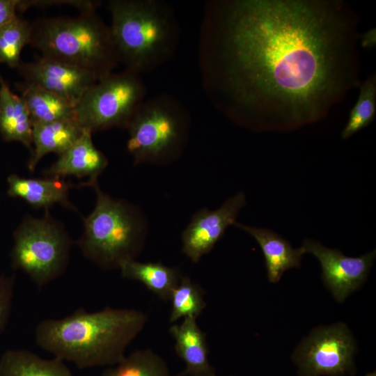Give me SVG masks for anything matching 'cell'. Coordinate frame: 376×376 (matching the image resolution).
I'll return each mask as SVG.
<instances>
[{
	"label": "cell",
	"mask_w": 376,
	"mask_h": 376,
	"mask_svg": "<svg viewBox=\"0 0 376 376\" xmlns=\"http://www.w3.org/2000/svg\"><path fill=\"white\" fill-rule=\"evenodd\" d=\"M357 20L338 0L210 1L199 42L206 93L250 127L315 122L361 86Z\"/></svg>",
	"instance_id": "obj_1"
},
{
	"label": "cell",
	"mask_w": 376,
	"mask_h": 376,
	"mask_svg": "<svg viewBox=\"0 0 376 376\" xmlns=\"http://www.w3.org/2000/svg\"><path fill=\"white\" fill-rule=\"evenodd\" d=\"M148 317L135 308L107 306L88 312L79 308L59 319H45L35 329L36 345L79 369L110 367L126 355Z\"/></svg>",
	"instance_id": "obj_2"
},
{
	"label": "cell",
	"mask_w": 376,
	"mask_h": 376,
	"mask_svg": "<svg viewBox=\"0 0 376 376\" xmlns=\"http://www.w3.org/2000/svg\"><path fill=\"white\" fill-rule=\"evenodd\" d=\"M109 26L119 62L141 75L170 60L180 27L173 8L160 0H110Z\"/></svg>",
	"instance_id": "obj_3"
},
{
	"label": "cell",
	"mask_w": 376,
	"mask_h": 376,
	"mask_svg": "<svg viewBox=\"0 0 376 376\" xmlns=\"http://www.w3.org/2000/svg\"><path fill=\"white\" fill-rule=\"evenodd\" d=\"M29 45L41 56L90 72L97 80L120 63L110 27L96 9L81 10L75 17L36 19Z\"/></svg>",
	"instance_id": "obj_4"
},
{
	"label": "cell",
	"mask_w": 376,
	"mask_h": 376,
	"mask_svg": "<svg viewBox=\"0 0 376 376\" xmlns=\"http://www.w3.org/2000/svg\"><path fill=\"white\" fill-rule=\"evenodd\" d=\"M90 187L95 190L96 202L93 210L83 218L84 231L76 244L82 255L98 267L119 269L143 250L146 221L136 207L104 193L98 180Z\"/></svg>",
	"instance_id": "obj_5"
},
{
	"label": "cell",
	"mask_w": 376,
	"mask_h": 376,
	"mask_svg": "<svg viewBox=\"0 0 376 376\" xmlns=\"http://www.w3.org/2000/svg\"><path fill=\"white\" fill-rule=\"evenodd\" d=\"M187 110L176 98L159 94L145 100L129 123L127 150L134 164H165L176 159L187 144Z\"/></svg>",
	"instance_id": "obj_6"
},
{
	"label": "cell",
	"mask_w": 376,
	"mask_h": 376,
	"mask_svg": "<svg viewBox=\"0 0 376 376\" xmlns=\"http://www.w3.org/2000/svg\"><path fill=\"white\" fill-rule=\"evenodd\" d=\"M72 244L63 224L49 210L40 218L26 215L13 232L11 266L42 288L65 272Z\"/></svg>",
	"instance_id": "obj_7"
},
{
	"label": "cell",
	"mask_w": 376,
	"mask_h": 376,
	"mask_svg": "<svg viewBox=\"0 0 376 376\" xmlns=\"http://www.w3.org/2000/svg\"><path fill=\"white\" fill-rule=\"evenodd\" d=\"M146 87L139 74L125 69L99 79L75 104V118L84 130L127 128L145 100Z\"/></svg>",
	"instance_id": "obj_8"
},
{
	"label": "cell",
	"mask_w": 376,
	"mask_h": 376,
	"mask_svg": "<svg viewBox=\"0 0 376 376\" xmlns=\"http://www.w3.org/2000/svg\"><path fill=\"white\" fill-rule=\"evenodd\" d=\"M356 340L347 326L338 322L312 331L294 351L299 376H350L357 373Z\"/></svg>",
	"instance_id": "obj_9"
},
{
	"label": "cell",
	"mask_w": 376,
	"mask_h": 376,
	"mask_svg": "<svg viewBox=\"0 0 376 376\" xmlns=\"http://www.w3.org/2000/svg\"><path fill=\"white\" fill-rule=\"evenodd\" d=\"M301 247L304 253H311L319 260L324 285L338 302H343L363 284L376 256L373 250L359 257H348L338 249L307 238Z\"/></svg>",
	"instance_id": "obj_10"
},
{
	"label": "cell",
	"mask_w": 376,
	"mask_h": 376,
	"mask_svg": "<svg viewBox=\"0 0 376 376\" xmlns=\"http://www.w3.org/2000/svg\"><path fill=\"white\" fill-rule=\"evenodd\" d=\"M246 203V196L241 191L227 199L218 209L198 211L182 233V252L192 263H198L213 249L226 228L233 226Z\"/></svg>",
	"instance_id": "obj_11"
},
{
	"label": "cell",
	"mask_w": 376,
	"mask_h": 376,
	"mask_svg": "<svg viewBox=\"0 0 376 376\" xmlns=\"http://www.w3.org/2000/svg\"><path fill=\"white\" fill-rule=\"evenodd\" d=\"M24 82L31 84L76 103L97 79L79 68L36 55L17 68Z\"/></svg>",
	"instance_id": "obj_12"
},
{
	"label": "cell",
	"mask_w": 376,
	"mask_h": 376,
	"mask_svg": "<svg viewBox=\"0 0 376 376\" xmlns=\"http://www.w3.org/2000/svg\"><path fill=\"white\" fill-rule=\"evenodd\" d=\"M107 165V158L93 143L92 133L85 130L70 148L58 155L57 160L44 171V174L45 177L59 178L88 177L87 182L82 185L90 187L98 180V176Z\"/></svg>",
	"instance_id": "obj_13"
},
{
	"label": "cell",
	"mask_w": 376,
	"mask_h": 376,
	"mask_svg": "<svg viewBox=\"0 0 376 376\" xmlns=\"http://www.w3.org/2000/svg\"><path fill=\"white\" fill-rule=\"evenodd\" d=\"M7 185L9 196L22 199L33 208L46 210L55 204H60L77 212L69 199L70 190L74 185L64 178H28L13 173L8 176Z\"/></svg>",
	"instance_id": "obj_14"
},
{
	"label": "cell",
	"mask_w": 376,
	"mask_h": 376,
	"mask_svg": "<svg viewBox=\"0 0 376 376\" xmlns=\"http://www.w3.org/2000/svg\"><path fill=\"white\" fill-rule=\"evenodd\" d=\"M169 332L175 340L176 354L185 363L178 376H217L208 358L206 334L196 318H185L180 324H173Z\"/></svg>",
	"instance_id": "obj_15"
},
{
	"label": "cell",
	"mask_w": 376,
	"mask_h": 376,
	"mask_svg": "<svg viewBox=\"0 0 376 376\" xmlns=\"http://www.w3.org/2000/svg\"><path fill=\"white\" fill-rule=\"evenodd\" d=\"M251 235L258 243L264 255L268 280L279 281L283 273L301 266L304 251L301 246L294 249L290 244L273 230L256 228L235 221L233 224Z\"/></svg>",
	"instance_id": "obj_16"
},
{
	"label": "cell",
	"mask_w": 376,
	"mask_h": 376,
	"mask_svg": "<svg viewBox=\"0 0 376 376\" xmlns=\"http://www.w3.org/2000/svg\"><path fill=\"white\" fill-rule=\"evenodd\" d=\"M84 130L75 118L33 123V148L27 164L29 171L33 172L45 155L51 152L59 155L63 152Z\"/></svg>",
	"instance_id": "obj_17"
},
{
	"label": "cell",
	"mask_w": 376,
	"mask_h": 376,
	"mask_svg": "<svg viewBox=\"0 0 376 376\" xmlns=\"http://www.w3.org/2000/svg\"><path fill=\"white\" fill-rule=\"evenodd\" d=\"M33 121L21 97L13 93L0 74V134L6 141H17L32 151Z\"/></svg>",
	"instance_id": "obj_18"
},
{
	"label": "cell",
	"mask_w": 376,
	"mask_h": 376,
	"mask_svg": "<svg viewBox=\"0 0 376 376\" xmlns=\"http://www.w3.org/2000/svg\"><path fill=\"white\" fill-rule=\"evenodd\" d=\"M119 269L123 279L141 282L164 301H170L172 292L182 277L178 269L161 262L141 263L130 260L123 263Z\"/></svg>",
	"instance_id": "obj_19"
},
{
	"label": "cell",
	"mask_w": 376,
	"mask_h": 376,
	"mask_svg": "<svg viewBox=\"0 0 376 376\" xmlns=\"http://www.w3.org/2000/svg\"><path fill=\"white\" fill-rule=\"evenodd\" d=\"M0 376H73L65 361L41 358L27 350H8L0 357Z\"/></svg>",
	"instance_id": "obj_20"
},
{
	"label": "cell",
	"mask_w": 376,
	"mask_h": 376,
	"mask_svg": "<svg viewBox=\"0 0 376 376\" xmlns=\"http://www.w3.org/2000/svg\"><path fill=\"white\" fill-rule=\"evenodd\" d=\"M18 86L33 124L75 118V104L71 101L31 84Z\"/></svg>",
	"instance_id": "obj_21"
},
{
	"label": "cell",
	"mask_w": 376,
	"mask_h": 376,
	"mask_svg": "<svg viewBox=\"0 0 376 376\" xmlns=\"http://www.w3.org/2000/svg\"><path fill=\"white\" fill-rule=\"evenodd\" d=\"M101 376H173L166 361L151 349L136 350Z\"/></svg>",
	"instance_id": "obj_22"
},
{
	"label": "cell",
	"mask_w": 376,
	"mask_h": 376,
	"mask_svg": "<svg viewBox=\"0 0 376 376\" xmlns=\"http://www.w3.org/2000/svg\"><path fill=\"white\" fill-rule=\"evenodd\" d=\"M204 295L205 292L198 284L188 276H182L171 296L170 322L187 317L197 318L206 306Z\"/></svg>",
	"instance_id": "obj_23"
},
{
	"label": "cell",
	"mask_w": 376,
	"mask_h": 376,
	"mask_svg": "<svg viewBox=\"0 0 376 376\" xmlns=\"http://www.w3.org/2000/svg\"><path fill=\"white\" fill-rule=\"evenodd\" d=\"M31 22L18 15L0 27V63L17 68L25 45H29Z\"/></svg>",
	"instance_id": "obj_24"
},
{
	"label": "cell",
	"mask_w": 376,
	"mask_h": 376,
	"mask_svg": "<svg viewBox=\"0 0 376 376\" xmlns=\"http://www.w3.org/2000/svg\"><path fill=\"white\" fill-rule=\"evenodd\" d=\"M376 111V76L372 75L360 86L357 101L350 111L341 138L347 139L368 126L375 119Z\"/></svg>",
	"instance_id": "obj_25"
},
{
	"label": "cell",
	"mask_w": 376,
	"mask_h": 376,
	"mask_svg": "<svg viewBox=\"0 0 376 376\" xmlns=\"http://www.w3.org/2000/svg\"><path fill=\"white\" fill-rule=\"evenodd\" d=\"M15 285V275L0 274V335L10 318Z\"/></svg>",
	"instance_id": "obj_26"
},
{
	"label": "cell",
	"mask_w": 376,
	"mask_h": 376,
	"mask_svg": "<svg viewBox=\"0 0 376 376\" xmlns=\"http://www.w3.org/2000/svg\"><path fill=\"white\" fill-rule=\"evenodd\" d=\"M19 0H0V27L13 20L19 10Z\"/></svg>",
	"instance_id": "obj_27"
},
{
	"label": "cell",
	"mask_w": 376,
	"mask_h": 376,
	"mask_svg": "<svg viewBox=\"0 0 376 376\" xmlns=\"http://www.w3.org/2000/svg\"><path fill=\"white\" fill-rule=\"evenodd\" d=\"M360 38L361 46L363 48H371L376 43V31L375 29H371L359 36Z\"/></svg>",
	"instance_id": "obj_28"
},
{
	"label": "cell",
	"mask_w": 376,
	"mask_h": 376,
	"mask_svg": "<svg viewBox=\"0 0 376 376\" xmlns=\"http://www.w3.org/2000/svg\"><path fill=\"white\" fill-rule=\"evenodd\" d=\"M366 376H375V373H371L366 375Z\"/></svg>",
	"instance_id": "obj_29"
}]
</instances>
